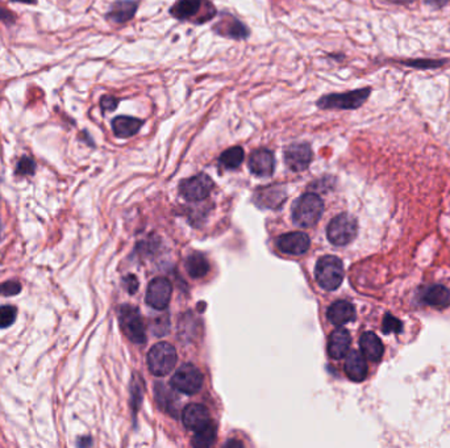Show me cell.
<instances>
[{
  "label": "cell",
  "instance_id": "obj_28",
  "mask_svg": "<svg viewBox=\"0 0 450 448\" xmlns=\"http://www.w3.org/2000/svg\"><path fill=\"white\" fill-rule=\"evenodd\" d=\"M382 330L385 334H391V332H402L403 330V323L400 319L393 317L391 314H386L383 318V325Z\"/></svg>",
  "mask_w": 450,
  "mask_h": 448
},
{
  "label": "cell",
  "instance_id": "obj_12",
  "mask_svg": "<svg viewBox=\"0 0 450 448\" xmlns=\"http://www.w3.org/2000/svg\"><path fill=\"white\" fill-rule=\"evenodd\" d=\"M173 288L170 281L165 277H156L146 290V303L157 310H163L170 303Z\"/></svg>",
  "mask_w": 450,
  "mask_h": 448
},
{
  "label": "cell",
  "instance_id": "obj_23",
  "mask_svg": "<svg viewBox=\"0 0 450 448\" xmlns=\"http://www.w3.org/2000/svg\"><path fill=\"white\" fill-rule=\"evenodd\" d=\"M244 159H245L244 149L241 146H232L221 153L218 163L225 170H236L243 164Z\"/></svg>",
  "mask_w": 450,
  "mask_h": 448
},
{
  "label": "cell",
  "instance_id": "obj_30",
  "mask_svg": "<svg viewBox=\"0 0 450 448\" xmlns=\"http://www.w3.org/2000/svg\"><path fill=\"white\" fill-rule=\"evenodd\" d=\"M21 290V284L16 280H10L4 281L0 284V296H15L20 293Z\"/></svg>",
  "mask_w": 450,
  "mask_h": 448
},
{
  "label": "cell",
  "instance_id": "obj_34",
  "mask_svg": "<svg viewBox=\"0 0 450 448\" xmlns=\"http://www.w3.org/2000/svg\"><path fill=\"white\" fill-rule=\"evenodd\" d=\"M425 4L431 6L432 8L435 10H440V8H444L445 6H448L450 3V0H424Z\"/></svg>",
  "mask_w": 450,
  "mask_h": 448
},
{
  "label": "cell",
  "instance_id": "obj_7",
  "mask_svg": "<svg viewBox=\"0 0 450 448\" xmlns=\"http://www.w3.org/2000/svg\"><path fill=\"white\" fill-rule=\"evenodd\" d=\"M119 321L121 330L133 343L140 345L145 342V328L137 308L131 305L121 306L119 310Z\"/></svg>",
  "mask_w": 450,
  "mask_h": 448
},
{
  "label": "cell",
  "instance_id": "obj_33",
  "mask_svg": "<svg viewBox=\"0 0 450 448\" xmlns=\"http://www.w3.org/2000/svg\"><path fill=\"white\" fill-rule=\"evenodd\" d=\"M0 21H3L6 24H14L15 23V16L11 14V11H8L7 8L0 6Z\"/></svg>",
  "mask_w": 450,
  "mask_h": 448
},
{
  "label": "cell",
  "instance_id": "obj_16",
  "mask_svg": "<svg viewBox=\"0 0 450 448\" xmlns=\"http://www.w3.org/2000/svg\"><path fill=\"white\" fill-rule=\"evenodd\" d=\"M182 420L186 429L196 431L211 422L208 409L201 404H191L183 410Z\"/></svg>",
  "mask_w": 450,
  "mask_h": 448
},
{
  "label": "cell",
  "instance_id": "obj_29",
  "mask_svg": "<svg viewBox=\"0 0 450 448\" xmlns=\"http://www.w3.org/2000/svg\"><path fill=\"white\" fill-rule=\"evenodd\" d=\"M34 170H36V163L30 157H23L19 160L16 167V173L20 175H32L34 173Z\"/></svg>",
  "mask_w": 450,
  "mask_h": 448
},
{
  "label": "cell",
  "instance_id": "obj_24",
  "mask_svg": "<svg viewBox=\"0 0 450 448\" xmlns=\"http://www.w3.org/2000/svg\"><path fill=\"white\" fill-rule=\"evenodd\" d=\"M185 266H186V270L190 276L194 279H202L208 274V270H209L208 260L205 259V257L201 253H194L189 255Z\"/></svg>",
  "mask_w": 450,
  "mask_h": 448
},
{
  "label": "cell",
  "instance_id": "obj_8",
  "mask_svg": "<svg viewBox=\"0 0 450 448\" xmlns=\"http://www.w3.org/2000/svg\"><path fill=\"white\" fill-rule=\"evenodd\" d=\"M212 30L221 37L236 40V41H245L250 36V29L245 25L240 19L234 14L227 11L218 14V20L214 24Z\"/></svg>",
  "mask_w": 450,
  "mask_h": 448
},
{
  "label": "cell",
  "instance_id": "obj_18",
  "mask_svg": "<svg viewBox=\"0 0 450 448\" xmlns=\"http://www.w3.org/2000/svg\"><path fill=\"white\" fill-rule=\"evenodd\" d=\"M351 343V338L347 329H336L328 342V354L334 359H342L347 356Z\"/></svg>",
  "mask_w": 450,
  "mask_h": 448
},
{
  "label": "cell",
  "instance_id": "obj_25",
  "mask_svg": "<svg viewBox=\"0 0 450 448\" xmlns=\"http://www.w3.org/2000/svg\"><path fill=\"white\" fill-rule=\"evenodd\" d=\"M448 61L447 59H433V58H413V59H400L399 65L416 69V70H435L442 67Z\"/></svg>",
  "mask_w": 450,
  "mask_h": 448
},
{
  "label": "cell",
  "instance_id": "obj_27",
  "mask_svg": "<svg viewBox=\"0 0 450 448\" xmlns=\"http://www.w3.org/2000/svg\"><path fill=\"white\" fill-rule=\"evenodd\" d=\"M17 309L12 305L0 306V329L10 328L15 322Z\"/></svg>",
  "mask_w": 450,
  "mask_h": 448
},
{
  "label": "cell",
  "instance_id": "obj_2",
  "mask_svg": "<svg viewBox=\"0 0 450 448\" xmlns=\"http://www.w3.org/2000/svg\"><path fill=\"white\" fill-rule=\"evenodd\" d=\"M373 92L371 87H362L347 92L328 94L316 101L320 109H336V111H356L360 109L369 100Z\"/></svg>",
  "mask_w": 450,
  "mask_h": 448
},
{
  "label": "cell",
  "instance_id": "obj_5",
  "mask_svg": "<svg viewBox=\"0 0 450 448\" xmlns=\"http://www.w3.org/2000/svg\"><path fill=\"white\" fill-rule=\"evenodd\" d=\"M147 364L153 375L158 377L169 375L176 364V351L174 347L166 342L154 345L147 354Z\"/></svg>",
  "mask_w": 450,
  "mask_h": 448
},
{
  "label": "cell",
  "instance_id": "obj_9",
  "mask_svg": "<svg viewBox=\"0 0 450 448\" xmlns=\"http://www.w3.org/2000/svg\"><path fill=\"white\" fill-rule=\"evenodd\" d=\"M172 385L181 393L195 394L203 387V375L195 365L183 364L173 375Z\"/></svg>",
  "mask_w": 450,
  "mask_h": 448
},
{
  "label": "cell",
  "instance_id": "obj_32",
  "mask_svg": "<svg viewBox=\"0 0 450 448\" xmlns=\"http://www.w3.org/2000/svg\"><path fill=\"white\" fill-rule=\"evenodd\" d=\"M124 284H125V287H127L130 293H136V290L139 288V281H137L136 276H133V275H128L124 279Z\"/></svg>",
  "mask_w": 450,
  "mask_h": 448
},
{
  "label": "cell",
  "instance_id": "obj_6",
  "mask_svg": "<svg viewBox=\"0 0 450 448\" xmlns=\"http://www.w3.org/2000/svg\"><path fill=\"white\" fill-rule=\"evenodd\" d=\"M358 233L357 220L348 213L334 217L329 222L327 235L331 244L336 246H345L350 244Z\"/></svg>",
  "mask_w": 450,
  "mask_h": 448
},
{
  "label": "cell",
  "instance_id": "obj_26",
  "mask_svg": "<svg viewBox=\"0 0 450 448\" xmlns=\"http://www.w3.org/2000/svg\"><path fill=\"white\" fill-rule=\"evenodd\" d=\"M216 440V427L209 422L202 429L196 430L192 438V446L195 447H209Z\"/></svg>",
  "mask_w": 450,
  "mask_h": 448
},
{
  "label": "cell",
  "instance_id": "obj_19",
  "mask_svg": "<svg viewBox=\"0 0 450 448\" xmlns=\"http://www.w3.org/2000/svg\"><path fill=\"white\" fill-rule=\"evenodd\" d=\"M345 372L351 381L361 383L367 376V364L361 352L353 350L347 354Z\"/></svg>",
  "mask_w": 450,
  "mask_h": 448
},
{
  "label": "cell",
  "instance_id": "obj_4",
  "mask_svg": "<svg viewBox=\"0 0 450 448\" xmlns=\"http://www.w3.org/2000/svg\"><path fill=\"white\" fill-rule=\"evenodd\" d=\"M316 280L321 288L327 290H336L344 280V266L341 259L337 257H324L316 264Z\"/></svg>",
  "mask_w": 450,
  "mask_h": 448
},
{
  "label": "cell",
  "instance_id": "obj_13",
  "mask_svg": "<svg viewBox=\"0 0 450 448\" xmlns=\"http://www.w3.org/2000/svg\"><path fill=\"white\" fill-rule=\"evenodd\" d=\"M309 245H311L309 237L302 231H292L283 234L276 241L278 248L289 255H302L308 251Z\"/></svg>",
  "mask_w": 450,
  "mask_h": 448
},
{
  "label": "cell",
  "instance_id": "obj_20",
  "mask_svg": "<svg viewBox=\"0 0 450 448\" xmlns=\"http://www.w3.org/2000/svg\"><path fill=\"white\" fill-rule=\"evenodd\" d=\"M327 316L331 321V323H334L336 326H342V325H347L349 322L354 321L356 309L348 301L340 300L329 306Z\"/></svg>",
  "mask_w": 450,
  "mask_h": 448
},
{
  "label": "cell",
  "instance_id": "obj_17",
  "mask_svg": "<svg viewBox=\"0 0 450 448\" xmlns=\"http://www.w3.org/2000/svg\"><path fill=\"white\" fill-rule=\"evenodd\" d=\"M144 124V120L132 116H116L111 121L112 131L117 138H131L141 130Z\"/></svg>",
  "mask_w": 450,
  "mask_h": 448
},
{
  "label": "cell",
  "instance_id": "obj_14",
  "mask_svg": "<svg viewBox=\"0 0 450 448\" xmlns=\"http://www.w3.org/2000/svg\"><path fill=\"white\" fill-rule=\"evenodd\" d=\"M247 166L252 173L256 176H270L276 169V158L274 154L267 149L254 150L247 159Z\"/></svg>",
  "mask_w": 450,
  "mask_h": 448
},
{
  "label": "cell",
  "instance_id": "obj_31",
  "mask_svg": "<svg viewBox=\"0 0 450 448\" xmlns=\"http://www.w3.org/2000/svg\"><path fill=\"white\" fill-rule=\"evenodd\" d=\"M119 103H120V99H117L115 96L104 95L101 99V108H102L103 112H112L116 109Z\"/></svg>",
  "mask_w": 450,
  "mask_h": 448
},
{
  "label": "cell",
  "instance_id": "obj_37",
  "mask_svg": "<svg viewBox=\"0 0 450 448\" xmlns=\"http://www.w3.org/2000/svg\"><path fill=\"white\" fill-rule=\"evenodd\" d=\"M12 1H16V3H25V4H33L36 0H12Z\"/></svg>",
  "mask_w": 450,
  "mask_h": 448
},
{
  "label": "cell",
  "instance_id": "obj_22",
  "mask_svg": "<svg viewBox=\"0 0 450 448\" xmlns=\"http://www.w3.org/2000/svg\"><path fill=\"white\" fill-rule=\"evenodd\" d=\"M421 299L424 303H428L431 306L444 308L450 303V290L444 286L435 284V286L428 287L422 292Z\"/></svg>",
  "mask_w": 450,
  "mask_h": 448
},
{
  "label": "cell",
  "instance_id": "obj_35",
  "mask_svg": "<svg viewBox=\"0 0 450 448\" xmlns=\"http://www.w3.org/2000/svg\"><path fill=\"white\" fill-rule=\"evenodd\" d=\"M389 3H392V4H398V6H409V4H413L416 0H386Z\"/></svg>",
  "mask_w": 450,
  "mask_h": 448
},
{
  "label": "cell",
  "instance_id": "obj_38",
  "mask_svg": "<svg viewBox=\"0 0 450 448\" xmlns=\"http://www.w3.org/2000/svg\"><path fill=\"white\" fill-rule=\"evenodd\" d=\"M227 446H240V447H241L243 445H241V443H238V442H234V440H233V442H228V443H227Z\"/></svg>",
  "mask_w": 450,
  "mask_h": 448
},
{
  "label": "cell",
  "instance_id": "obj_3",
  "mask_svg": "<svg viewBox=\"0 0 450 448\" xmlns=\"http://www.w3.org/2000/svg\"><path fill=\"white\" fill-rule=\"evenodd\" d=\"M324 212V202L315 193H305L292 206V220L300 228H312Z\"/></svg>",
  "mask_w": 450,
  "mask_h": 448
},
{
  "label": "cell",
  "instance_id": "obj_15",
  "mask_svg": "<svg viewBox=\"0 0 450 448\" xmlns=\"http://www.w3.org/2000/svg\"><path fill=\"white\" fill-rule=\"evenodd\" d=\"M139 10L137 0H117L107 12V20L115 24H125L131 21Z\"/></svg>",
  "mask_w": 450,
  "mask_h": 448
},
{
  "label": "cell",
  "instance_id": "obj_10",
  "mask_svg": "<svg viewBox=\"0 0 450 448\" xmlns=\"http://www.w3.org/2000/svg\"><path fill=\"white\" fill-rule=\"evenodd\" d=\"M214 186V180L207 173H199L181 182L179 192L189 202H201L212 192Z\"/></svg>",
  "mask_w": 450,
  "mask_h": 448
},
{
  "label": "cell",
  "instance_id": "obj_21",
  "mask_svg": "<svg viewBox=\"0 0 450 448\" xmlns=\"http://www.w3.org/2000/svg\"><path fill=\"white\" fill-rule=\"evenodd\" d=\"M360 347L362 351V355L369 359L370 361H380L383 352H385V347L382 341L379 339V337L376 335L374 332H363L362 337L360 338Z\"/></svg>",
  "mask_w": 450,
  "mask_h": 448
},
{
  "label": "cell",
  "instance_id": "obj_11",
  "mask_svg": "<svg viewBox=\"0 0 450 448\" xmlns=\"http://www.w3.org/2000/svg\"><path fill=\"white\" fill-rule=\"evenodd\" d=\"M285 163L294 173L305 171L314 158V151L311 145L307 142H295L285 149Z\"/></svg>",
  "mask_w": 450,
  "mask_h": 448
},
{
  "label": "cell",
  "instance_id": "obj_1",
  "mask_svg": "<svg viewBox=\"0 0 450 448\" xmlns=\"http://www.w3.org/2000/svg\"><path fill=\"white\" fill-rule=\"evenodd\" d=\"M175 20L202 25L218 16V10L211 0H176L169 10Z\"/></svg>",
  "mask_w": 450,
  "mask_h": 448
},
{
  "label": "cell",
  "instance_id": "obj_36",
  "mask_svg": "<svg viewBox=\"0 0 450 448\" xmlns=\"http://www.w3.org/2000/svg\"><path fill=\"white\" fill-rule=\"evenodd\" d=\"M90 445H91V439H88V438L82 439L81 442H78V446H90Z\"/></svg>",
  "mask_w": 450,
  "mask_h": 448
}]
</instances>
